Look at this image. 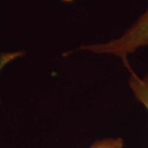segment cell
Here are the masks:
<instances>
[{
  "mask_svg": "<svg viewBox=\"0 0 148 148\" xmlns=\"http://www.w3.org/2000/svg\"><path fill=\"white\" fill-rule=\"evenodd\" d=\"M148 48V8L129 28L117 39L106 43L82 45L73 52L88 50L95 53H111L120 57L124 66L127 65V55L141 48Z\"/></svg>",
  "mask_w": 148,
  "mask_h": 148,
  "instance_id": "cell-1",
  "label": "cell"
},
{
  "mask_svg": "<svg viewBox=\"0 0 148 148\" xmlns=\"http://www.w3.org/2000/svg\"><path fill=\"white\" fill-rule=\"evenodd\" d=\"M130 73L129 86L138 100L145 107L148 113V74L144 77H140L133 72L130 64L126 66Z\"/></svg>",
  "mask_w": 148,
  "mask_h": 148,
  "instance_id": "cell-2",
  "label": "cell"
},
{
  "mask_svg": "<svg viewBox=\"0 0 148 148\" xmlns=\"http://www.w3.org/2000/svg\"><path fill=\"white\" fill-rule=\"evenodd\" d=\"M63 2H65V3H71V2H73V0H62Z\"/></svg>",
  "mask_w": 148,
  "mask_h": 148,
  "instance_id": "cell-5",
  "label": "cell"
},
{
  "mask_svg": "<svg viewBox=\"0 0 148 148\" xmlns=\"http://www.w3.org/2000/svg\"><path fill=\"white\" fill-rule=\"evenodd\" d=\"M23 54V52H16V53H0V70L7 63L12 60L16 57L21 56Z\"/></svg>",
  "mask_w": 148,
  "mask_h": 148,
  "instance_id": "cell-4",
  "label": "cell"
},
{
  "mask_svg": "<svg viewBox=\"0 0 148 148\" xmlns=\"http://www.w3.org/2000/svg\"><path fill=\"white\" fill-rule=\"evenodd\" d=\"M123 142L122 138H106L95 141L90 148H123Z\"/></svg>",
  "mask_w": 148,
  "mask_h": 148,
  "instance_id": "cell-3",
  "label": "cell"
}]
</instances>
